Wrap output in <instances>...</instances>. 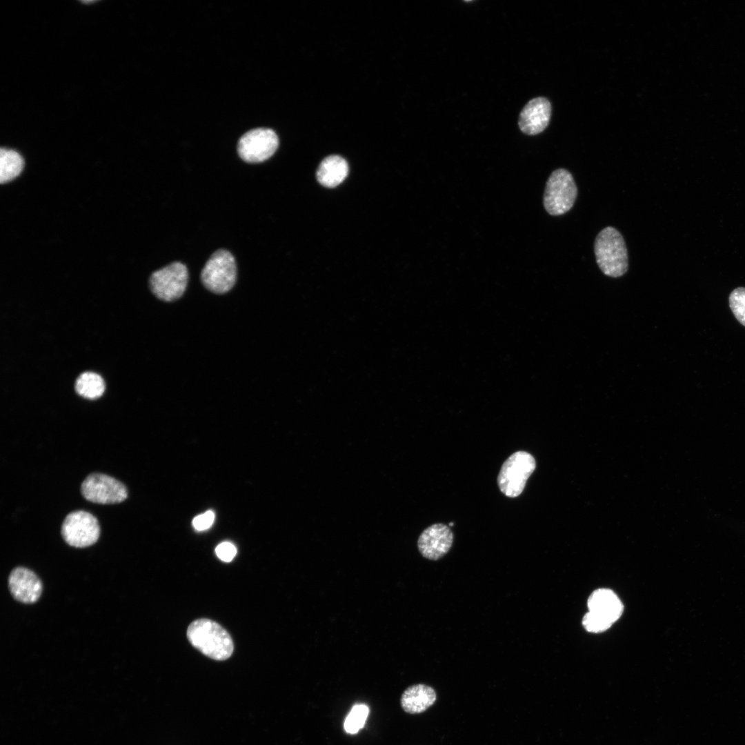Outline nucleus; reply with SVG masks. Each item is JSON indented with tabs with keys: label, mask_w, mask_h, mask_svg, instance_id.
<instances>
[{
	"label": "nucleus",
	"mask_w": 745,
	"mask_h": 745,
	"mask_svg": "<svg viewBox=\"0 0 745 745\" xmlns=\"http://www.w3.org/2000/svg\"><path fill=\"white\" fill-rule=\"evenodd\" d=\"M449 525H450V526H453V522H450V523L449 524Z\"/></svg>",
	"instance_id": "obj_22"
},
{
	"label": "nucleus",
	"mask_w": 745,
	"mask_h": 745,
	"mask_svg": "<svg viewBox=\"0 0 745 745\" xmlns=\"http://www.w3.org/2000/svg\"><path fill=\"white\" fill-rule=\"evenodd\" d=\"M577 195V188L572 174L564 168L554 170L549 176L544 190L543 203L546 212L554 216L569 211Z\"/></svg>",
	"instance_id": "obj_4"
},
{
	"label": "nucleus",
	"mask_w": 745,
	"mask_h": 745,
	"mask_svg": "<svg viewBox=\"0 0 745 745\" xmlns=\"http://www.w3.org/2000/svg\"><path fill=\"white\" fill-rule=\"evenodd\" d=\"M728 301L735 317L745 326V288L734 289L729 295Z\"/></svg>",
	"instance_id": "obj_19"
},
{
	"label": "nucleus",
	"mask_w": 745,
	"mask_h": 745,
	"mask_svg": "<svg viewBox=\"0 0 745 745\" xmlns=\"http://www.w3.org/2000/svg\"><path fill=\"white\" fill-rule=\"evenodd\" d=\"M594 252L602 272L611 277L624 275L628 267L627 248L622 234L614 227L607 226L597 235Z\"/></svg>",
	"instance_id": "obj_2"
},
{
	"label": "nucleus",
	"mask_w": 745,
	"mask_h": 745,
	"mask_svg": "<svg viewBox=\"0 0 745 745\" xmlns=\"http://www.w3.org/2000/svg\"><path fill=\"white\" fill-rule=\"evenodd\" d=\"M190 643L207 657L222 661L229 658L234 645L229 633L217 622L199 619L192 622L187 630Z\"/></svg>",
	"instance_id": "obj_1"
},
{
	"label": "nucleus",
	"mask_w": 745,
	"mask_h": 745,
	"mask_svg": "<svg viewBox=\"0 0 745 745\" xmlns=\"http://www.w3.org/2000/svg\"><path fill=\"white\" fill-rule=\"evenodd\" d=\"M437 694L433 688L424 684H414L402 693L400 704L402 709L409 714L424 712L436 701Z\"/></svg>",
	"instance_id": "obj_14"
},
{
	"label": "nucleus",
	"mask_w": 745,
	"mask_h": 745,
	"mask_svg": "<svg viewBox=\"0 0 745 745\" xmlns=\"http://www.w3.org/2000/svg\"><path fill=\"white\" fill-rule=\"evenodd\" d=\"M8 587L12 597L24 604L37 602L42 592V584L32 570L17 567L13 569L8 577Z\"/></svg>",
	"instance_id": "obj_12"
},
{
	"label": "nucleus",
	"mask_w": 745,
	"mask_h": 745,
	"mask_svg": "<svg viewBox=\"0 0 745 745\" xmlns=\"http://www.w3.org/2000/svg\"><path fill=\"white\" fill-rule=\"evenodd\" d=\"M453 534L444 524H435L426 528L419 535L417 546L421 555L430 560H437L450 549Z\"/></svg>",
	"instance_id": "obj_11"
},
{
	"label": "nucleus",
	"mask_w": 745,
	"mask_h": 745,
	"mask_svg": "<svg viewBox=\"0 0 745 745\" xmlns=\"http://www.w3.org/2000/svg\"><path fill=\"white\" fill-rule=\"evenodd\" d=\"M536 467L534 457L526 451H517L502 464L497 477L501 492L508 497L519 496Z\"/></svg>",
	"instance_id": "obj_5"
},
{
	"label": "nucleus",
	"mask_w": 745,
	"mask_h": 745,
	"mask_svg": "<svg viewBox=\"0 0 745 745\" xmlns=\"http://www.w3.org/2000/svg\"><path fill=\"white\" fill-rule=\"evenodd\" d=\"M61 533L70 546L84 548L94 544L99 539L100 526L97 519L84 510L70 513L64 519Z\"/></svg>",
	"instance_id": "obj_8"
},
{
	"label": "nucleus",
	"mask_w": 745,
	"mask_h": 745,
	"mask_svg": "<svg viewBox=\"0 0 745 745\" xmlns=\"http://www.w3.org/2000/svg\"><path fill=\"white\" fill-rule=\"evenodd\" d=\"M588 608L582 624L591 633L606 630L623 613L620 599L613 590L607 588H599L591 593L588 599Z\"/></svg>",
	"instance_id": "obj_3"
},
{
	"label": "nucleus",
	"mask_w": 745,
	"mask_h": 745,
	"mask_svg": "<svg viewBox=\"0 0 745 745\" xmlns=\"http://www.w3.org/2000/svg\"><path fill=\"white\" fill-rule=\"evenodd\" d=\"M215 513L212 510H208L196 516L192 522V526L197 530L201 531L211 527L215 521Z\"/></svg>",
	"instance_id": "obj_20"
},
{
	"label": "nucleus",
	"mask_w": 745,
	"mask_h": 745,
	"mask_svg": "<svg viewBox=\"0 0 745 745\" xmlns=\"http://www.w3.org/2000/svg\"><path fill=\"white\" fill-rule=\"evenodd\" d=\"M24 162L22 157L13 150H0V182L5 183L13 180L21 172Z\"/></svg>",
	"instance_id": "obj_16"
},
{
	"label": "nucleus",
	"mask_w": 745,
	"mask_h": 745,
	"mask_svg": "<svg viewBox=\"0 0 745 745\" xmlns=\"http://www.w3.org/2000/svg\"><path fill=\"white\" fill-rule=\"evenodd\" d=\"M348 173V166L346 160L338 155H330L319 164L317 179L321 185L333 188L340 184Z\"/></svg>",
	"instance_id": "obj_15"
},
{
	"label": "nucleus",
	"mask_w": 745,
	"mask_h": 745,
	"mask_svg": "<svg viewBox=\"0 0 745 745\" xmlns=\"http://www.w3.org/2000/svg\"><path fill=\"white\" fill-rule=\"evenodd\" d=\"M369 714L368 707L364 704H357L353 706L347 715L344 727L346 733L355 734L361 729Z\"/></svg>",
	"instance_id": "obj_18"
},
{
	"label": "nucleus",
	"mask_w": 745,
	"mask_h": 745,
	"mask_svg": "<svg viewBox=\"0 0 745 745\" xmlns=\"http://www.w3.org/2000/svg\"><path fill=\"white\" fill-rule=\"evenodd\" d=\"M237 279L235 257L228 250H216L206 263L201 272V279L210 291L223 294L228 292Z\"/></svg>",
	"instance_id": "obj_6"
},
{
	"label": "nucleus",
	"mask_w": 745,
	"mask_h": 745,
	"mask_svg": "<svg viewBox=\"0 0 745 745\" xmlns=\"http://www.w3.org/2000/svg\"><path fill=\"white\" fill-rule=\"evenodd\" d=\"M278 146L279 139L274 130L259 128L249 130L239 139L237 152L244 161L257 163L269 159Z\"/></svg>",
	"instance_id": "obj_9"
},
{
	"label": "nucleus",
	"mask_w": 745,
	"mask_h": 745,
	"mask_svg": "<svg viewBox=\"0 0 745 745\" xmlns=\"http://www.w3.org/2000/svg\"><path fill=\"white\" fill-rule=\"evenodd\" d=\"M215 553L223 562H230L235 557L237 548L232 543L223 542L216 547Z\"/></svg>",
	"instance_id": "obj_21"
},
{
	"label": "nucleus",
	"mask_w": 745,
	"mask_h": 745,
	"mask_svg": "<svg viewBox=\"0 0 745 745\" xmlns=\"http://www.w3.org/2000/svg\"><path fill=\"white\" fill-rule=\"evenodd\" d=\"M81 492L88 501L100 504H118L128 497L127 488L122 482L102 473L88 475L81 484Z\"/></svg>",
	"instance_id": "obj_10"
},
{
	"label": "nucleus",
	"mask_w": 745,
	"mask_h": 745,
	"mask_svg": "<svg viewBox=\"0 0 745 745\" xmlns=\"http://www.w3.org/2000/svg\"><path fill=\"white\" fill-rule=\"evenodd\" d=\"M74 388L80 396L89 399H95L102 395L105 384L103 379L98 374L85 372L77 379Z\"/></svg>",
	"instance_id": "obj_17"
},
{
	"label": "nucleus",
	"mask_w": 745,
	"mask_h": 745,
	"mask_svg": "<svg viewBox=\"0 0 745 745\" xmlns=\"http://www.w3.org/2000/svg\"><path fill=\"white\" fill-rule=\"evenodd\" d=\"M188 280L186 266L175 261L154 272L149 279L150 288L159 299L175 301L182 296Z\"/></svg>",
	"instance_id": "obj_7"
},
{
	"label": "nucleus",
	"mask_w": 745,
	"mask_h": 745,
	"mask_svg": "<svg viewBox=\"0 0 745 745\" xmlns=\"http://www.w3.org/2000/svg\"><path fill=\"white\" fill-rule=\"evenodd\" d=\"M551 115L550 101L544 97L529 101L520 112L518 124L522 132L537 135L547 127Z\"/></svg>",
	"instance_id": "obj_13"
}]
</instances>
